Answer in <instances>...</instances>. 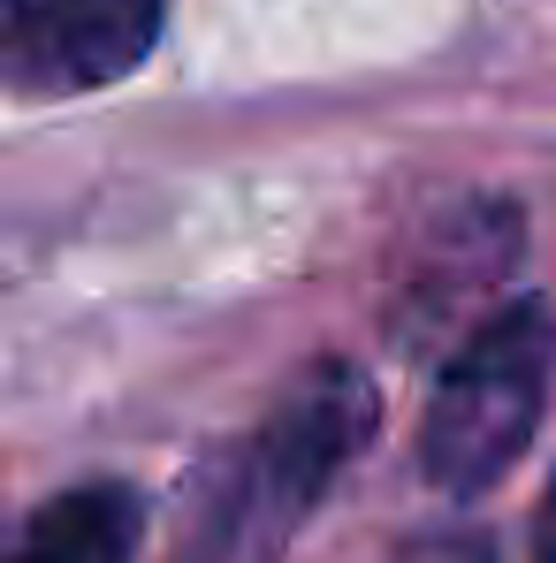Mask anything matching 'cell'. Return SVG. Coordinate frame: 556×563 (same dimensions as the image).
Instances as JSON below:
<instances>
[{"mask_svg":"<svg viewBox=\"0 0 556 563\" xmlns=\"http://www.w3.org/2000/svg\"><path fill=\"white\" fill-rule=\"evenodd\" d=\"M367 427L373 388L351 366H320L313 380H297L275 404V419H260L206 479L190 563H275Z\"/></svg>","mask_w":556,"mask_h":563,"instance_id":"1","label":"cell"},{"mask_svg":"<svg viewBox=\"0 0 556 563\" xmlns=\"http://www.w3.org/2000/svg\"><path fill=\"white\" fill-rule=\"evenodd\" d=\"M556 366V320L549 305H511L495 312L435 380L427 427H419V472L443 495H480L526 457Z\"/></svg>","mask_w":556,"mask_h":563,"instance_id":"2","label":"cell"},{"mask_svg":"<svg viewBox=\"0 0 556 563\" xmlns=\"http://www.w3.org/2000/svg\"><path fill=\"white\" fill-rule=\"evenodd\" d=\"M168 0H8L15 92H99L161 38Z\"/></svg>","mask_w":556,"mask_h":563,"instance_id":"3","label":"cell"},{"mask_svg":"<svg viewBox=\"0 0 556 563\" xmlns=\"http://www.w3.org/2000/svg\"><path fill=\"white\" fill-rule=\"evenodd\" d=\"M138 533H145V510L130 487H69L54 495L23 541H15V563H130L138 556Z\"/></svg>","mask_w":556,"mask_h":563,"instance_id":"4","label":"cell"},{"mask_svg":"<svg viewBox=\"0 0 556 563\" xmlns=\"http://www.w3.org/2000/svg\"><path fill=\"white\" fill-rule=\"evenodd\" d=\"M534 556L556 563V487H549V503H542V526H534Z\"/></svg>","mask_w":556,"mask_h":563,"instance_id":"5","label":"cell"}]
</instances>
